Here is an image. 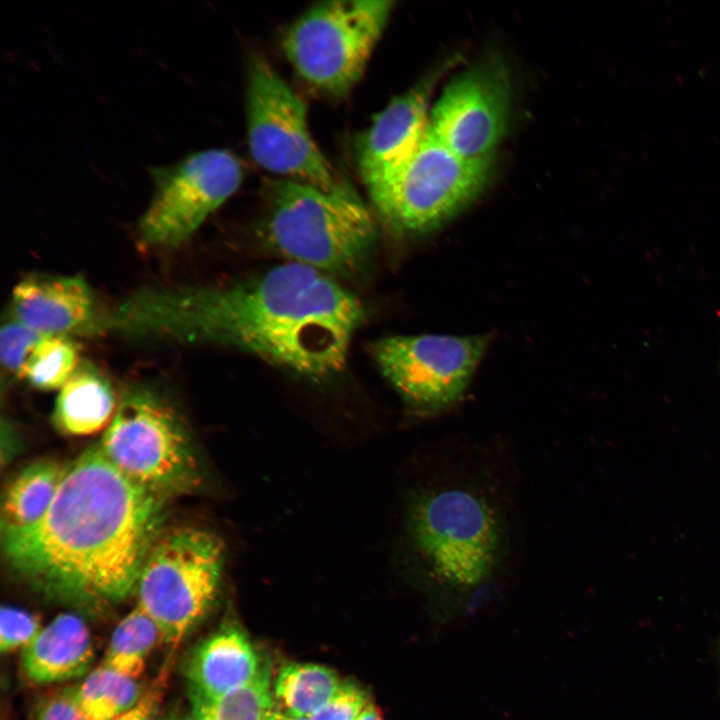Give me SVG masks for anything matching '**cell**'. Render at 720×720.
Wrapping results in <instances>:
<instances>
[{
	"label": "cell",
	"instance_id": "6da1fadb",
	"mask_svg": "<svg viewBox=\"0 0 720 720\" xmlns=\"http://www.w3.org/2000/svg\"><path fill=\"white\" fill-rule=\"evenodd\" d=\"M365 319L335 278L289 262L223 285L144 288L108 313L106 328L234 348L320 383L343 371Z\"/></svg>",
	"mask_w": 720,
	"mask_h": 720
},
{
	"label": "cell",
	"instance_id": "7a4b0ae2",
	"mask_svg": "<svg viewBox=\"0 0 720 720\" xmlns=\"http://www.w3.org/2000/svg\"><path fill=\"white\" fill-rule=\"evenodd\" d=\"M165 502L123 476L96 444L65 467L39 521L2 532L3 550L40 592L103 611L135 592Z\"/></svg>",
	"mask_w": 720,
	"mask_h": 720
},
{
	"label": "cell",
	"instance_id": "3957f363",
	"mask_svg": "<svg viewBox=\"0 0 720 720\" xmlns=\"http://www.w3.org/2000/svg\"><path fill=\"white\" fill-rule=\"evenodd\" d=\"M406 500L415 569L442 595L474 594L515 568L516 473L502 440H440Z\"/></svg>",
	"mask_w": 720,
	"mask_h": 720
},
{
	"label": "cell",
	"instance_id": "277c9868",
	"mask_svg": "<svg viewBox=\"0 0 720 720\" xmlns=\"http://www.w3.org/2000/svg\"><path fill=\"white\" fill-rule=\"evenodd\" d=\"M263 192L258 231L273 252L335 279L367 270L376 250V223L348 187L324 189L282 178L268 181Z\"/></svg>",
	"mask_w": 720,
	"mask_h": 720
},
{
	"label": "cell",
	"instance_id": "5b68a950",
	"mask_svg": "<svg viewBox=\"0 0 720 720\" xmlns=\"http://www.w3.org/2000/svg\"><path fill=\"white\" fill-rule=\"evenodd\" d=\"M224 568L225 545L210 531L173 527L155 538L138 576L136 606L154 620L171 648L212 607Z\"/></svg>",
	"mask_w": 720,
	"mask_h": 720
},
{
	"label": "cell",
	"instance_id": "8992f818",
	"mask_svg": "<svg viewBox=\"0 0 720 720\" xmlns=\"http://www.w3.org/2000/svg\"><path fill=\"white\" fill-rule=\"evenodd\" d=\"M98 446L128 480L167 500L200 487L190 433L177 411L146 388L128 391Z\"/></svg>",
	"mask_w": 720,
	"mask_h": 720
},
{
	"label": "cell",
	"instance_id": "52a82bcc",
	"mask_svg": "<svg viewBox=\"0 0 720 720\" xmlns=\"http://www.w3.org/2000/svg\"><path fill=\"white\" fill-rule=\"evenodd\" d=\"M393 8L389 0L319 3L286 30L282 49L297 74L314 89L343 96L360 79Z\"/></svg>",
	"mask_w": 720,
	"mask_h": 720
},
{
	"label": "cell",
	"instance_id": "ba28073f",
	"mask_svg": "<svg viewBox=\"0 0 720 720\" xmlns=\"http://www.w3.org/2000/svg\"><path fill=\"white\" fill-rule=\"evenodd\" d=\"M490 176V161L454 153L429 127L419 146L372 202L396 234L423 235L439 228L474 201Z\"/></svg>",
	"mask_w": 720,
	"mask_h": 720
},
{
	"label": "cell",
	"instance_id": "9c48e42d",
	"mask_svg": "<svg viewBox=\"0 0 720 720\" xmlns=\"http://www.w3.org/2000/svg\"><path fill=\"white\" fill-rule=\"evenodd\" d=\"M490 341L488 334L398 335L377 340L371 354L408 410L425 418L463 400Z\"/></svg>",
	"mask_w": 720,
	"mask_h": 720
},
{
	"label": "cell",
	"instance_id": "30bf717a",
	"mask_svg": "<svg viewBox=\"0 0 720 720\" xmlns=\"http://www.w3.org/2000/svg\"><path fill=\"white\" fill-rule=\"evenodd\" d=\"M246 120L250 154L263 169L324 189L343 185L311 136L305 103L257 56L248 67Z\"/></svg>",
	"mask_w": 720,
	"mask_h": 720
},
{
	"label": "cell",
	"instance_id": "8fae6325",
	"mask_svg": "<svg viewBox=\"0 0 720 720\" xmlns=\"http://www.w3.org/2000/svg\"><path fill=\"white\" fill-rule=\"evenodd\" d=\"M154 189L138 222L141 241L173 248L187 241L239 188L243 169L225 149L191 153L166 166L149 168Z\"/></svg>",
	"mask_w": 720,
	"mask_h": 720
},
{
	"label": "cell",
	"instance_id": "7c38bea8",
	"mask_svg": "<svg viewBox=\"0 0 720 720\" xmlns=\"http://www.w3.org/2000/svg\"><path fill=\"white\" fill-rule=\"evenodd\" d=\"M511 99L506 65L485 57L448 82L430 109L429 130L459 156L490 161L508 129Z\"/></svg>",
	"mask_w": 720,
	"mask_h": 720
},
{
	"label": "cell",
	"instance_id": "4fadbf2b",
	"mask_svg": "<svg viewBox=\"0 0 720 720\" xmlns=\"http://www.w3.org/2000/svg\"><path fill=\"white\" fill-rule=\"evenodd\" d=\"M440 69L394 98L374 118L362 139L359 169L371 200L394 179L415 152L429 125V103Z\"/></svg>",
	"mask_w": 720,
	"mask_h": 720
},
{
	"label": "cell",
	"instance_id": "5bb4252c",
	"mask_svg": "<svg viewBox=\"0 0 720 720\" xmlns=\"http://www.w3.org/2000/svg\"><path fill=\"white\" fill-rule=\"evenodd\" d=\"M13 318L44 334L73 337L104 331L106 313L80 275H31L11 297Z\"/></svg>",
	"mask_w": 720,
	"mask_h": 720
},
{
	"label": "cell",
	"instance_id": "9a60e30c",
	"mask_svg": "<svg viewBox=\"0 0 720 720\" xmlns=\"http://www.w3.org/2000/svg\"><path fill=\"white\" fill-rule=\"evenodd\" d=\"M265 661L239 627L224 625L201 641L185 664L191 701H211L252 681Z\"/></svg>",
	"mask_w": 720,
	"mask_h": 720
},
{
	"label": "cell",
	"instance_id": "2e32d148",
	"mask_svg": "<svg viewBox=\"0 0 720 720\" xmlns=\"http://www.w3.org/2000/svg\"><path fill=\"white\" fill-rule=\"evenodd\" d=\"M94 658L90 631L82 618L62 613L44 626L22 650L25 677L37 685L78 678L86 673Z\"/></svg>",
	"mask_w": 720,
	"mask_h": 720
},
{
	"label": "cell",
	"instance_id": "e0dca14e",
	"mask_svg": "<svg viewBox=\"0 0 720 720\" xmlns=\"http://www.w3.org/2000/svg\"><path fill=\"white\" fill-rule=\"evenodd\" d=\"M116 397L109 380L90 362H80L56 398L53 422L68 435H89L112 421Z\"/></svg>",
	"mask_w": 720,
	"mask_h": 720
},
{
	"label": "cell",
	"instance_id": "ac0fdd59",
	"mask_svg": "<svg viewBox=\"0 0 720 720\" xmlns=\"http://www.w3.org/2000/svg\"><path fill=\"white\" fill-rule=\"evenodd\" d=\"M65 472L55 461L41 460L18 472L8 483L1 506V530L26 528L39 521L57 493Z\"/></svg>",
	"mask_w": 720,
	"mask_h": 720
},
{
	"label": "cell",
	"instance_id": "d6986e66",
	"mask_svg": "<svg viewBox=\"0 0 720 720\" xmlns=\"http://www.w3.org/2000/svg\"><path fill=\"white\" fill-rule=\"evenodd\" d=\"M343 680L332 669L312 663L281 667L273 683L277 709L293 717H308L327 702Z\"/></svg>",
	"mask_w": 720,
	"mask_h": 720
},
{
	"label": "cell",
	"instance_id": "ffe728a7",
	"mask_svg": "<svg viewBox=\"0 0 720 720\" xmlns=\"http://www.w3.org/2000/svg\"><path fill=\"white\" fill-rule=\"evenodd\" d=\"M162 633L154 620L136 606L117 624L102 664L129 677L137 678Z\"/></svg>",
	"mask_w": 720,
	"mask_h": 720
},
{
	"label": "cell",
	"instance_id": "44dd1931",
	"mask_svg": "<svg viewBox=\"0 0 720 720\" xmlns=\"http://www.w3.org/2000/svg\"><path fill=\"white\" fill-rule=\"evenodd\" d=\"M144 691L137 678L100 664L76 689L78 703L90 720H113L132 708Z\"/></svg>",
	"mask_w": 720,
	"mask_h": 720
},
{
	"label": "cell",
	"instance_id": "7402d4cb",
	"mask_svg": "<svg viewBox=\"0 0 720 720\" xmlns=\"http://www.w3.org/2000/svg\"><path fill=\"white\" fill-rule=\"evenodd\" d=\"M197 720H271L277 710L271 671L265 662L249 683L211 701H191Z\"/></svg>",
	"mask_w": 720,
	"mask_h": 720
},
{
	"label": "cell",
	"instance_id": "603a6c76",
	"mask_svg": "<svg viewBox=\"0 0 720 720\" xmlns=\"http://www.w3.org/2000/svg\"><path fill=\"white\" fill-rule=\"evenodd\" d=\"M79 360V348L72 337L46 335L30 355L22 378L39 390H60Z\"/></svg>",
	"mask_w": 720,
	"mask_h": 720
},
{
	"label": "cell",
	"instance_id": "cb8c5ba5",
	"mask_svg": "<svg viewBox=\"0 0 720 720\" xmlns=\"http://www.w3.org/2000/svg\"><path fill=\"white\" fill-rule=\"evenodd\" d=\"M46 336L16 320L7 321L1 327L0 357L6 374L22 378L24 367L36 345Z\"/></svg>",
	"mask_w": 720,
	"mask_h": 720
},
{
	"label": "cell",
	"instance_id": "d4e9b609",
	"mask_svg": "<svg viewBox=\"0 0 720 720\" xmlns=\"http://www.w3.org/2000/svg\"><path fill=\"white\" fill-rule=\"evenodd\" d=\"M44 626L35 614L13 606H3L0 612V650L10 653L24 649Z\"/></svg>",
	"mask_w": 720,
	"mask_h": 720
},
{
	"label": "cell",
	"instance_id": "484cf974",
	"mask_svg": "<svg viewBox=\"0 0 720 720\" xmlns=\"http://www.w3.org/2000/svg\"><path fill=\"white\" fill-rule=\"evenodd\" d=\"M369 704L368 695L363 689L350 681H344L337 692L307 718L356 720Z\"/></svg>",
	"mask_w": 720,
	"mask_h": 720
},
{
	"label": "cell",
	"instance_id": "4316f807",
	"mask_svg": "<svg viewBox=\"0 0 720 720\" xmlns=\"http://www.w3.org/2000/svg\"><path fill=\"white\" fill-rule=\"evenodd\" d=\"M34 720H90L80 707L76 689L67 688L50 693L38 701Z\"/></svg>",
	"mask_w": 720,
	"mask_h": 720
},
{
	"label": "cell",
	"instance_id": "83f0119b",
	"mask_svg": "<svg viewBox=\"0 0 720 720\" xmlns=\"http://www.w3.org/2000/svg\"><path fill=\"white\" fill-rule=\"evenodd\" d=\"M169 664L161 671L152 686L144 690L140 700L128 711L113 720H154L163 698Z\"/></svg>",
	"mask_w": 720,
	"mask_h": 720
},
{
	"label": "cell",
	"instance_id": "f1b7e54d",
	"mask_svg": "<svg viewBox=\"0 0 720 720\" xmlns=\"http://www.w3.org/2000/svg\"><path fill=\"white\" fill-rule=\"evenodd\" d=\"M356 720H382V717L378 708L370 703Z\"/></svg>",
	"mask_w": 720,
	"mask_h": 720
},
{
	"label": "cell",
	"instance_id": "f546056e",
	"mask_svg": "<svg viewBox=\"0 0 720 720\" xmlns=\"http://www.w3.org/2000/svg\"><path fill=\"white\" fill-rule=\"evenodd\" d=\"M271 720H309L307 717H293L286 714L281 713L278 709L276 710L275 714L271 718Z\"/></svg>",
	"mask_w": 720,
	"mask_h": 720
},
{
	"label": "cell",
	"instance_id": "4dcf8cb0",
	"mask_svg": "<svg viewBox=\"0 0 720 720\" xmlns=\"http://www.w3.org/2000/svg\"><path fill=\"white\" fill-rule=\"evenodd\" d=\"M176 720H177V719H176ZM178 720H197V719H196V717L192 714V715L185 716V717H183V718H181V719H178Z\"/></svg>",
	"mask_w": 720,
	"mask_h": 720
},
{
	"label": "cell",
	"instance_id": "1f68e13d",
	"mask_svg": "<svg viewBox=\"0 0 720 720\" xmlns=\"http://www.w3.org/2000/svg\"><path fill=\"white\" fill-rule=\"evenodd\" d=\"M161 720H176V719L173 718L172 716H167V717L162 718Z\"/></svg>",
	"mask_w": 720,
	"mask_h": 720
}]
</instances>
